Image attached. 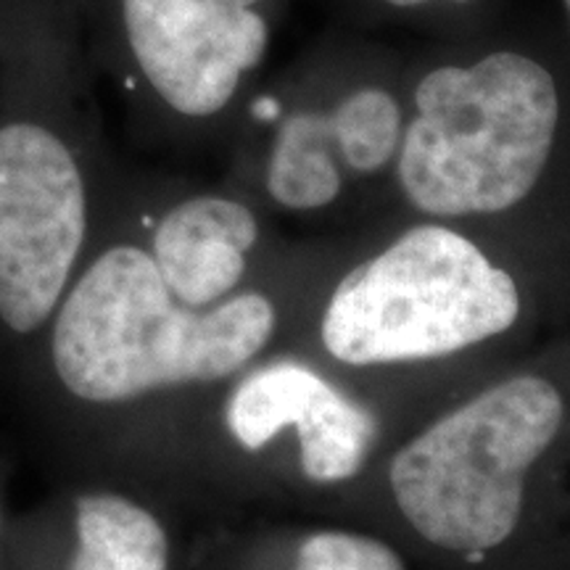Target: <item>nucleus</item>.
I'll use <instances>...</instances> for the list:
<instances>
[{"label": "nucleus", "instance_id": "1", "mask_svg": "<svg viewBox=\"0 0 570 570\" xmlns=\"http://www.w3.org/2000/svg\"><path fill=\"white\" fill-rule=\"evenodd\" d=\"M77 0H0V377L19 389L96 240Z\"/></svg>", "mask_w": 570, "mask_h": 570}, {"label": "nucleus", "instance_id": "7", "mask_svg": "<svg viewBox=\"0 0 570 570\" xmlns=\"http://www.w3.org/2000/svg\"><path fill=\"white\" fill-rule=\"evenodd\" d=\"M225 425L246 452L294 428L302 441L304 473L320 483L360 473L377 433L367 410L296 362H275L244 377L225 404Z\"/></svg>", "mask_w": 570, "mask_h": 570}, {"label": "nucleus", "instance_id": "3", "mask_svg": "<svg viewBox=\"0 0 570 570\" xmlns=\"http://www.w3.org/2000/svg\"><path fill=\"white\" fill-rule=\"evenodd\" d=\"M399 183L436 217L497 214L531 194L550 159L560 101L552 75L520 53L441 67L415 92Z\"/></svg>", "mask_w": 570, "mask_h": 570}, {"label": "nucleus", "instance_id": "11", "mask_svg": "<svg viewBox=\"0 0 570 570\" xmlns=\"http://www.w3.org/2000/svg\"><path fill=\"white\" fill-rule=\"evenodd\" d=\"M333 142L354 173H377L402 140V111L386 90H356L327 117Z\"/></svg>", "mask_w": 570, "mask_h": 570}, {"label": "nucleus", "instance_id": "8", "mask_svg": "<svg viewBox=\"0 0 570 570\" xmlns=\"http://www.w3.org/2000/svg\"><path fill=\"white\" fill-rule=\"evenodd\" d=\"M17 570H169L156 512L117 489H67L13 518Z\"/></svg>", "mask_w": 570, "mask_h": 570}, {"label": "nucleus", "instance_id": "6", "mask_svg": "<svg viewBox=\"0 0 570 570\" xmlns=\"http://www.w3.org/2000/svg\"><path fill=\"white\" fill-rule=\"evenodd\" d=\"M96 9L130 88L180 122H209L265 59L269 30L233 0H77Z\"/></svg>", "mask_w": 570, "mask_h": 570}, {"label": "nucleus", "instance_id": "13", "mask_svg": "<svg viewBox=\"0 0 570 570\" xmlns=\"http://www.w3.org/2000/svg\"><path fill=\"white\" fill-rule=\"evenodd\" d=\"M9 491H6L3 473H0V570H17L13 568V554H11V529L13 518L9 512Z\"/></svg>", "mask_w": 570, "mask_h": 570}, {"label": "nucleus", "instance_id": "5", "mask_svg": "<svg viewBox=\"0 0 570 570\" xmlns=\"http://www.w3.org/2000/svg\"><path fill=\"white\" fill-rule=\"evenodd\" d=\"M562 423L544 377L487 389L412 439L391 462V491L420 537L452 552H483L515 531L523 481Z\"/></svg>", "mask_w": 570, "mask_h": 570}, {"label": "nucleus", "instance_id": "4", "mask_svg": "<svg viewBox=\"0 0 570 570\" xmlns=\"http://www.w3.org/2000/svg\"><path fill=\"white\" fill-rule=\"evenodd\" d=\"M518 312L515 281L473 240L420 225L338 283L323 344L346 365L436 360L499 336Z\"/></svg>", "mask_w": 570, "mask_h": 570}, {"label": "nucleus", "instance_id": "2", "mask_svg": "<svg viewBox=\"0 0 570 570\" xmlns=\"http://www.w3.org/2000/svg\"><path fill=\"white\" fill-rule=\"evenodd\" d=\"M273 331L267 296L248 291L190 309L140 240H92L17 391L42 431L63 433L80 417L225 381Z\"/></svg>", "mask_w": 570, "mask_h": 570}, {"label": "nucleus", "instance_id": "9", "mask_svg": "<svg viewBox=\"0 0 570 570\" xmlns=\"http://www.w3.org/2000/svg\"><path fill=\"white\" fill-rule=\"evenodd\" d=\"M259 238L254 212L217 194L185 196L151 219L146 246L169 294L190 309L230 298Z\"/></svg>", "mask_w": 570, "mask_h": 570}, {"label": "nucleus", "instance_id": "10", "mask_svg": "<svg viewBox=\"0 0 570 570\" xmlns=\"http://www.w3.org/2000/svg\"><path fill=\"white\" fill-rule=\"evenodd\" d=\"M333 140L327 117L296 114L277 132L267 167V188L288 209H320L341 194V173L327 142Z\"/></svg>", "mask_w": 570, "mask_h": 570}, {"label": "nucleus", "instance_id": "15", "mask_svg": "<svg viewBox=\"0 0 570 570\" xmlns=\"http://www.w3.org/2000/svg\"><path fill=\"white\" fill-rule=\"evenodd\" d=\"M233 3L244 6V9H256V6H259V3H262V0H233Z\"/></svg>", "mask_w": 570, "mask_h": 570}, {"label": "nucleus", "instance_id": "12", "mask_svg": "<svg viewBox=\"0 0 570 570\" xmlns=\"http://www.w3.org/2000/svg\"><path fill=\"white\" fill-rule=\"evenodd\" d=\"M296 570H404V566L383 541L325 531L304 541Z\"/></svg>", "mask_w": 570, "mask_h": 570}, {"label": "nucleus", "instance_id": "16", "mask_svg": "<svg viewBox=\"0 0 570 570\" xmlns=\"http://www.w3.org/2000/svg\"><path fill=\"white\" fill-rule=\"evenodd\" d=\"M566 6H568V11H570V0H566Z\"/></svg>", "mask_w": 570, "mask_h": 570}, {"label": "nucleus", "instance_id": "14", "mask_svg": "<svg viewBox=\"0 0 570 570\" xmlns=\"http://www.w3.org/2000/svg\"><path fill=\"white\" fill-rule=\"evenodd\" d=\"M391 6H399V9H410V6L428 3V0H389ZM454 3H468V0H454Z\"/></svg>", "mask_w": 570, "mask_h": 570}]
</instances>
